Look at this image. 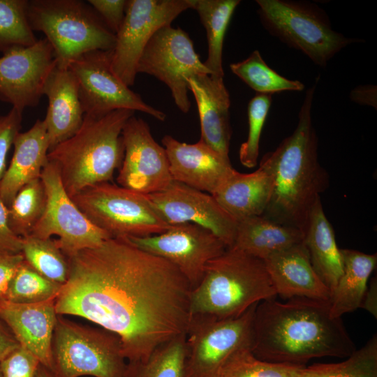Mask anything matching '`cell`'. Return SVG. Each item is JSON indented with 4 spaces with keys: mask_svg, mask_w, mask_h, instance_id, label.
Listing matches in <instances>:
<instances>
[{
    "mask_svg": "<svg viewBox=\"0 0 377 377\" xmlns=\"http://www.w3.org/2000/svg\"><path fill=\"white\" fill-rule=\"evenodd\" d=\"M43 96L48 100L45 121L50 149L74 135L81 126L84 113L78 84L69 68L57 66L45 84Z\"/></svg>",
    "mask_w": 377,
    "mask_h": 377,
    "instance_id": "23",
    "label": "cell"
},
{
    "mask_svg": "<svg viewBox=\"0 0 377 377\" xmlns=\"http://www.w3.org/2000/svg\"><path fill=\"white\" fill-rule=\"evenodd\" d=\"M188 89L194 96L198 107L200 140L230 159V99L223 79H216L210 75H195L188 80Z\"/></svg>",
    "mask_w": 377,
    "mask_h": 377,
    "instance_id": "21",
    "label": "cell"
},
{
    "mask_svg": "<svg viewBox=\"0 0 377 377\" xmlns=\"http://www.w3.org/2000/svg\"><path fill=\"white\" fill-rule=\"evenodd\" d=\"M304 243L314 270L332 295L343 273V258L320 198L316 202L310 212Z\"/></svg>",
    "mask_w": 377,
    "mask_h": 377,
    "instance_id": "26",
    "label": "cell"
},
{
    "mask_svg": "<svg viewBox=\"0 0 377 377\" xmlns=\"http://www.w3.org/2000/svg\"><path fill=\"white\" fill-rule=\"evenodd\" d=\"M13 146V154L0 185V198L7 207L22 186L40 178L49 161L50 141L45 121L38 119L29 130L18 133Z\"/></svg>",
    "mask_w": 377,
    "mask_h": 377,
    "instance_id": "24",
    "label": "cell"
},
{
    "mask_svg": "<svg viewBox=\"0 0 377 377\" xmlns=\"http://www.w3.org/2000/svg\"><path fill=\"white\" fill-rule=\"evenodd\" d=\"M272 101V94H256L249 102L248 135L239 151V161L247 168H253L257 165L260 139Z\"/></svg>",
    "mask_w": 377,
    "mask_h": 377,
    "instance_id": "38",
    "label": "cell"
},
{
    "mask_svg": "<svg viewBox=\"0 0 377 377\" xmlns=\"http://www.w3.org/2000/svg\"><path fill=\"white\" fill-rule=\"evenodd\" d=\"M67 258L57 313L80 316L117 335L127 362L144 360L186 332L192 288L168 260L117 237Z\"/></svg>",
    "mask_w": 377,
    "mask_h": 377,
    "instance_id": "1",
    "label": "cell"
},
{
    "mask_svg": "<svg viewBox=\"0 0 377 377\" xmlns=\"http://www.w3.org/2000/svg\"><path fill=\"white\" fill-rule=\"evenodd\" d=\"M297 377H377L376 334L345 360L305 366Z\"/></svg>",
    "mask_w": 377,
    "mask_h": 377,
    "instance_id": "32",
    "label": "cell"
},
{
    "mask_svg": "<svg viewBox=\"0 0 377 377\" xmlns=\"http://www.w3.org/2000/svg\"><path fill=\"white\" fill-rule=\"evenodd\" d=\"M185 333L156 348L140 361L127 362L125 377H186Z\"/></svg>",
    "mask_w": 377,
    "mask_h": 377,
    "instance_id": "30",
    "label": "cell"
},
{
    "mask_svg": "<svg viewBox=\"0 0 377 377\" xmlns=\"http://www.w3.org/2000/svg\"><path fill=\"white\" fill-rule=\"evenodd\" d=\"M137 72L152 75L166 84L175 105L184 113L191 108L188 80L195 75H211L189 36L171 25L159 29L151 36L140 56Z\"/></svg>",
    "mask_w": 377,
    "mask_h": 377,
    "instance_id": "11",
    "label": "cell"
},
{
    "mask_svg": "<svg viewBox=\"0 0 377 377\" xmlns=\"http://www.w3.org/2000/svg\"><path fill=\"white\" fill-rule=\"evenodd\" d=\"M28 0H0V52L37 42L27 15Z\"/></svg>",
    "mask_w": 377,
    "mask_h": 377,
    "instance_id": "35",
    "label": "cell"
},
{
    "mask_svg": "<svg viewBox=\"0 0 377 377\" xmlns=\"http://www.w3.org/2000/svg\"><path fill=\"white\" fill-rule=\"evenodd\" d=\"M22 239L24 260L42 276L63 286L68 279V262L56 240L31 235Z\"/></svg>",
    "mask_w": 377,
    "mask_h": 377,
    "instance_id": "33",
    "label": "cell"
},
{
    "mask_svg": "<svg viewBox=\"0 0 377 377\" xmlns=\"http://www.w3.org/2000/svg\"><path fill=\"white\" fill-rule=\"evenodd\" d=\"M119 338L58 315L50 369L58 377H125L127 362Z\"/></svg>",
    "mask_w": 377,
    "mask_h": 377,
    "instance_id": "8",
    "label": "cell"
},
{
    "mask_svg": "<svg viewBox=\"0 0 377 377\" xmlns=\"http://www.w3.org/2000/svg\"><path fill=\"white\" fill-rule=\"evenodd\" d=\"M40 179L46 193V206L30 235L43 239L57 236L56 242L67 258L112 238L93 224L75 204L66 191L54 163L48 161Z\"/></svg>",
    "mask_w": 377,
    "mask_h": 377,
    "instance_id": "12",
    "label": "cell"
},
{
    "mask_svg": "<svg viewBox=\"0 0 377 377\" xmlns=\"http://www.w3.org/2000/svg\"><path fill=\"white\" fill-rule=\"evenodd\" d=\"M39 360L20 346L0 361L1 377H37Z\"/></svg>",
    "mask_w": 377,
    "mask_h": 377,
    "instance_id": "39",
    "label": "cell"
},
{
    "mask_svg": "<svg viewBox=\"0 0 377 377\" xmlns=\"http://www.w3.org/2000/svg\"><path fill=\"white\" fill-rule=\"evenodd\" d=\"M256 3L260 20L271 35L320 67L348 45L362 40L334 31L326 12L314 3L257 0Z\"/></svg>",
    "mask_w": 377,
    "mask_h": 377,
    "instance_id": "7",
    "label": "cell"
},
{
    "mask_svg": "<svg viewBox=\"0 0 377 377\" xmlns=\"http://www.w3.org/2000/svg\"><path fill=\"white\" fill-rule=\"evenodd\" d=\"M276 295L329 301L330 289L314 270L304 242L264 260Z\"/></svg>",
    "mask_w": 377,
    "mask_h": 377,
    "instance_id": "22",
    "label": "cell"
},
{
    "mask_svg": "<svg viewBox=\"0 0 377 377\" xmlns=\"http://www.w3.org/2000/svg\"><path fill=\"white\" fill-rule=\"evenodd\" d=\"M350 100L357 104L377 108V87L376 85H360L350 94Z\"/></svg>",
    "mask_w": 377,
    "mask_h": 377,
    "instance_id": "44",
    "label": "cell"
},
{
    "mask_svg": "<svg viewBox=\"0 0 377 377\" xmlns=\"http://www.w3.org/2000/svg\"><path fill=\"white\" fill-rule=\"evenodd\" d=\"M147 197L169 225H198L212 232L228 248L232 246L237 221L212 195L173 181L166 189Z\"/></svg>",
    "mask_w": 377,
    "mask_h": 377,
    "instance_id": "18",
    "label": "cell"
},
{
    "mask_svg": "<svg viewBox=\"0 0 377 377\" xmlns=\"http://www.w3.org/2000/svg\"><path fill=\"white\" fill-rule=\"evenodd\" d=\"M257 304L232 318L190 317L185 332L186 377H217L234 353L251 348Z\"/></svg>",
    "mask_w": 377,
    "mask_h": 377,
    "instance_id": "10",
    "label": "cell"
},
{
    "mask_svg": "<svg viewBox=\"0 0 377 377\" xmlns=\"http://www.w3.org/2000/svg\"><path fill=\"white\" fill-rule=\"evenodd\" d=\"M360 308L367 311L375 318H377V280L376 276L373 277L368 283Z\"/></svg>",
    "mask_w": 377,
    "mask_h": 377,
    "instance_id": "45",
    "label": "cell"
},
{
    "mask_svg": "<svg viewBox=\"0 0 377 377\" xmlns=\"http://www.w3.org/2000/svg\"><path fill=\"white\" fill-rule=\"evenodd\" d=\"M330 300L275 298L256 306L251 349L259 359L304 365L325 357H348L355 346L341 318L330 313Z\"/></svg>",
    "mask_w": 377,
    "mask_h": 377,
    "instance_id": "2",
    "label": "cell"
},
{
    "mask_svg": "<svg viewBox=\"0 0 377 377\" xmlns=\"http://www.w3.org/2000/svg\"><path fill=\"white\" fill-rule=\"evenodd\" d=\"M239 0H190L206 31L208 55L204 63L216 79H223V41L230 19Z\"/></svg>",
    "mask_w": 377,
    "mask_h": 377,
    "instance_id": "29",
    "label": "cell"
},
{
    "mask_svg": "<svg viewBox=\"0 0 377 377\" xmlns=\"http://www.w3.org/2000/svg\"><path fill=\"white\" fill-rule=\"evenodd\" d=\"M273 177L262 159L258 168L251 173L235 170L213 194L218 203L237 221L262 216L272 197Z\"/></svg>",
    "mask_w": 377,
    "mask_h": 377,
    "instance_id": "25",
    "label": "cell"
},
{
    "mask_svg": "<svg viewBox=\"0 0 377 377\" xmlns=\"http://www.w3.org/2000/svg\"><path fill=\"white\" fill-rule=\"evenodd\" d=\"M111 51L87 52L69 65L75 77L84 114L104 116L117 110L140 111L164 121L166 114L146 103L112 71Z\"/></svg>",
    "mask_w": 377,
    "mask_h": 377,
    "instance_id": "13",
    "label": "cell"
},
{
    "mask_svg": "<svg viewBox=\"0 0 377 377\" xmlns=\"http://www.w3.org/2000/svg\"><path fill=\"white\" fill-rule=\"evenodd\" d=\"M27 15L32 30L43 33L50 43L59 67L68 68L87 52L114 47L115 35L84 1L31 0Z\"/></svg>",
    "mask_w": 377,
    "mask_h": 377,
    "instance_id": "6",
    "label": "cell"
},
{
    "mask_svg": "<svg viewBox=\"0 0 377 377\" xmlns=\"http://www.w3.org/2000/svg\"><path fill=\"white\" fill-rule=\"evenodd\" d=\"M123 238L174 265L192 289L202 279L207 263L228 248L212 232L193 223L173 225L166 231L151 236Z\"/></svg>",
    "mask_w": 377,
    "mask_h": 377,
    "instance_id": "15",
    "label": "cell"
},
{
    "mask_svg": "<svg viewBox=\"0 0 377 377\" xmlns=\"http://www.w3.org/2000/svg\"><path fill=\"white\" fill-rule=\"evenodd\" d=\"M318 79L306 92L293 133L262 158L273 177L272 197L262 216L304 234L314 204L330 184L318 160V138L311 117Z\"/></svg>",
    "mask_w": 377,
    "mask_h": 377,
    "instance_id": "3",
    "label": "cell"
},
{
    "mask_svg": "<svg viewBox=\"0 0 377 377\" xmlns=\"http://www.w3.org/2000/svg\"><path fill=\"white\" fill-rule=\"evenodd\" d=\"M189 8L190 0H127L124 19L111 50L114 74L127 86L133 85L138 63L151 36Z\"/></svg>",
    "mask_w": 377,
    "mask_h": 377,
    "instance_id": "14",
    "label": "cell"
},
{
    "mask_svg": "<svg viewBox=\"0 0 377 377\" xmlns=\"http://www.w3.org/2000/svg\"><path fill=\"white\" fill-rule=\"evenodd\" d=\"M134 113L117 110L101 117L84 114L77 131L49 150L48 161L57 165L71 198L87 188L112 181L124 158L122 130Z\"/></svg>",
    "mask_w": 377,
    "mask_h": 377,
    "instance_id": "4",
    "label": "cell"
},
{
    "mask_svg": "<svg viewBox=\"0 0 377 377\" xmlns=\"http://www.w3.org/2000/svg\"><path fill=\"white\" fill-rule=\"evenodd\" d=\"M304 238V232L298 228L263 216H256L237 221L235 241L231 247L265 260L278 252L303 242Z\"/></svg>",
    "mask_w": 377,
    "mask_h": 377,
    "instance_id": "27",
    "label": "cell"
},
{
    "mask_svg": "<svg viewBox=\"0 0 377 377\" xmlns=\"http://www.w3.org/2000/svg\"><path fill=\"white\" fill-rule=\"evenodd\" d=\"M56 64L53 49L45 38L31 46L3 53L0 57V101L22 112L36 106Z\"/></svg>",
    "mask_w": 377,
    "mask_h": 377,
    "instance_id": "17",
    "label": "cell"
},
{
    "mask_svg": "<svg viewBox=\"0 0 377 377\" xmlns=\"http://www.w3.org/2000/svg\"><path fill=\"white\" fill-rule=\"evenodd\" d=\"M22 112L11 110L0 116V185L7 168V157L14 140L20 132Z\"/></svg>",
    "mask_w": 377,
    "mask_h": 377,
    "instance_id": "40",
    "label": "cell"
},
{
    "mask_svg": "<svg viewBox=\"0 0 377 377\" xmlns=\"http://www.w3.org/2000/svg\"><path fill=\"white\" fill-rule=\"evenodd\" d=\"M19 346L12 332L0 319V361Z\"/></svg>",
    "mask_w": 377,
    "mask_h": 377,
    "instance_id": "46",
    "label": "cell"
},
{
    "mask_svg": "<svg viewBox=\"0 0 377 377\" xmlns=\"http://www.w3.org/2000/svg\"><path fill=\"white\" fill-rule=\"evenodd\" d=\"M46 193L40 178L22 186L8 207V224L13 232L23 238L31 234L46 206Z\"/></svg>",
    "mask_w": 377,
    "mask_h": 377,
    "instance_id": "34",
    "label": "cell"
},
{
    "mask_svg": "<svg viewBox=\"0 0 377 377\" xmlns=\"http://www.w3.org/2000/svg\"><path fill=\"white\" fill-rule=\"evenodd\" d=\"M0 377H1V368H0Z\"/></svg>",
    "mask_w": 377,
    "mask_h": 377,
    "instance_id": "48",
    "label": "cell"
},
{
    "mask_svg": "<svg viewBox=\"0 0 377 377\" xmlns=\"http://www.w3.org/2000/svg\"><path fill=\"white\" fill-rule=\"evenodd\" d=\"M87 3L114 35L124 21L126 0H89Z\"/></svg>",
    "mask_w": 377,
    "mask_h": 377,
    "instance_id": "41",
    "label": "cell"
},
{
    "mask_svg": "<svg viewBox=\"0 0 377 377\" xmlns=\"http://www.w3.org/2000/svg\"><path fill=\"white\" fill-rule=\"evenodd\" d=\"M162 144L173 180L197 190L214 194L235 170L230 159L200 140L188 144L166 135Z\"/></svg>",
    "mask_w": 377,
    "mask_h": 377,
    "instance_id": "19",
    "label": "cell"
},
{
    "mask_svg": "<svg viewBox=\"0 0 377 377\" xmlns=\"http://www.w3.org/2000/svg\"><path fill=\"white\" fill-rule=\"evenodd\" d=\"M62 285L42 276L24 260L11 279L6 300L17 304H34L56 300Z\"/></svg>",
    "mask_w": 377,
    "mask_h": 377,
    "instance_id": "36",
    "label": "cell"
},
{
    "mask_svg": "<svg viewBox=\"0 0 377 377\" xmlns=\"http://www.w3.org/2000/svg\"><path fill=\"white\" fill-rule=\"evenodd\" d=\"M37 377H58L54 374V373L47 367L40 364Z\"/></svg>",
    "mask_w": 377,
    "mask_h": 377,
    "instance_id": "47",
    "label": "cell"
},
{
    "mask_svg": "<svg viewBox=\"0 0 377 377\" xmlns=\"http://www.w3.org/2000/svg\"><path fill=\"white\" fill-rule=\"evenodd\" d=\"M276 296L264 260L230 247L207 263L191 290L190 317L235 318Z\"/></svg>",
    "mask_w": 377,
    "mask_h": 377,
    "instance_id": "5",
    "label": "cell"
},
{
    "mask_svg": "<svg viewBox=\"0 0 377 377\" xmlns=\"http://www.w3.org/2000/svg\"><path fill=\"white\" fill-rule=\"evenodd\" d=\"M304 367L264 361L251 348H243L226 360L217 377H297Z\"/></svg>",
    "mask_w": 377,
    "mask_h": 377,
    "instance_id": "37",
    "label": "cell"
},
{
    "mask_svg": "<svg viewBox=\"0 0 377 377\" xmlns=\"http://www.w3.org/2000/svg\"><path fill=\"white\" fill-rule=\"evenodd\" d=\"M341 251L343 273L330 300V313L334 318H341L360 308L369 279L377 264L376 253L367 254L348 249Z\"/></svg>",
    "mask_w": 377,
    "mask_h": 377,
    "instance_id": "28",
    "label": "cell"
},
{
    "mask_svg": "<svg viewBox=\"0 0 377 377\" xmlns=\"http://www.w3.org/2000/svg\"><path fill=\"white\" fill-rule=\"evenodd\" d=\"M23 260L22 253L0 252V301L6 300L11 279Z\"/></svg>",
    "mask_w": 377,
    "mask_h": 377,
    "instance_id": "43",
    "label": "cell"
},
{
    "mask_svg": "<svg viewBox=\"0 0 377 377\" xmlns=\"http://www.w3.org/2000/svg\"><path fill=\"white\" fill-rule=\"evenodd\" d=\"M121 135L124 154L117 177L119 186L147 195L166 189L174 181L168 156L147 123L133 115Z\"/></svg>",
    "mask_w": 377,
    "mask_h": 377,
    "instance_id": "16",
    "label": "cell"
},
{
    "mask_svg": "<svg viewBox=\"0 0 377 377\" xmlns=\"http://www.w3.org/2000/svg\"><path fill=\"white\" fill-rule=\"evenodd\" d=\"M231 71L256 94H272L285 91H302L304 84L289 80L270 68L257 50L245 59L230 65Z\"/></svg>",
    "mask_w": 377,
    "mask_h": 377,
    "instance_id": "31",
    "label": "cell"
},
{
    "mask_svg": "<svg viewBox=\"0 0 377 377\" xmlns=\"http://www.w3.org/2000/svg\"><path fill=\"white\" fill-rule=\"evenodd\" d=\"M71 198L93 224L112 237L151 236L171 226L147 194L110 182L87 188Z\"/></svg>",
    "mask_w": 377,
    "mask_h": 377,
    "instance_id": "9",
    "label": "cell"
},
{
    "mask_svg": "<svg viewBox=\"0 0 377 377\" xmlns=\"http://www.w3.org/2000/svg\"><path fill=\"white\" fill-rule=\"evenodd\" d=\"M22 239L10 229L8 220V207L0 198V252L19 253Z\"/></svg>",
    "mask_w": 377,
    "mask_h": 377,
    "instance_id": "42",
    "label": "cell"
},
{
    "mask_svg": "<svg viewBox=\"0 0 377 377\" xmlns=\"http://www.w3.org/2000/svg\"><path fill=\"white\" fill-rule=\"evenodd\" d=\"M58 314L55 300L34 304L0 301V319L19 345L51 367V344Z\"/></svg>",
    "mask_w": 377,
    "mask_h": 377,
    "instance_id": "20",
    "label": "cell"
}]
</instances>
